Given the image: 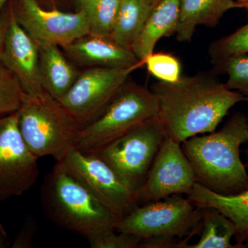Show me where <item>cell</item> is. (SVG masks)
<instances>
[{"mask_svg":"<svg viewBox=\"0 0 248 248\" xmlns=\"http://www.w3.org/2000/svg\"><path fill=\"white\" fill-rule=\"evenodd\" d=\"M151 91L157 102V118L166 135L179 143L215 131L232 108L248 102L210 73L182 76L172 83L159 81Z\"/></svg>","mask_w":248,"mask_h":248,"instance_id":"1","label":"cell"},{"mask_svg":"<svg viewBox=\"0 0 248 248\" xmlns=\"http://www.w3.org/2000/svg\"><path fill=\"white\" fill-rule=\"evenodd\" d=\"M248 141L247 117L236 112L223 128L181 143L197 183L221 195L240 193L248 188V174L240 158V146Z\"/></svg>","mask_w":248,"mask_h":248,"instance_id":"2","label":"cell"},{"mask_svg":"<svg viewBox=\"0 0 248 248\" xmlns=\"http://www.w3.org/2000/svg\"><path fill=\"white\" fill-rule=\"evenodd\" d=\"M41 199L50 221L87 239L116 230L122 218L94 196L62 161H57L46 177Z\"/></svg>","mask_w":248,"mask_h":248,"instance_id":"3","label":"cell"},{"mask_svg":"<svg viewBox=\"0 0 248 248\" xmlns=\"http://www.w3.org/2000/svg\"><path fill=\"white\" fill-rule=\"evenodd\" d=\"M157 102L146 86L128 79L102 110L78 132L75 148L96 153L140 124L157 117Z\"/></svg>","mask_w":248,"mask_h":248,"instance_id":"4","label":"cell"},{"mask_svg":"<svg viewBox=\"0 0 248 248\" xmlns=\"http://www.w3.org/2000/svg\"><path fill=\"white\" fill-rule=\"evenodd\" d=\"M18 125L26 144L37 158L51 156L61 161L75 148L80 125L48 93L24 94L17 111Z\"/></svg>","mask_w":248,"mask_h":248,"instance_id":"5","label":"cell"},{"mask_svg":"<svg viewBox=\"0 0 248 248\" xmlns=\"http://www.w3.org/2000/svg\"><path fill=\"white\" fill-rule=\"evenodd\" d=\"M202 209L177 195L137 206L124 216L116 231L142 239L168 238L187 241L202 229Z\"/></svg>","mask_w":248,"mask_h":248,"instance_id":"6","label":"cell"},{"mask_svg":"<svg viewBox=\"0 0 248 248\" xmlns=\"http://www.w3.org/2000/svg\"><path fill=\"white\" fill-rule=\"evenodd\" d=\"M166 136L164 126L155 117L129 130L95 154L138 190Z\"/></svg>","mask_w":248,"mask_h":248,"instance_id":"7","label":"cell"},{"mask_svg":"<svg viewBox=\"0 0 248 248\" xmlns=\"http://www.w3.org/2000/svg\"><path fill=\"white\" fill-rule=\"evenodd\" d=\"M61 161L94 196L122 218L138 206L137 190L95 153L74 148Z\"/></svg>","mask_w":248,"mask_h":248,"instance_id":"8","label":"cell"},{"mask_svg":"<svg viewBox=\"0 0 248 248\" xmlns=\"http://www.w3.org/2000/svg\"><path fill=\"white\" fill-rule=\"evenodd\" d=\"M140 67H89L79 72L71 89L58 101L81 128L102 110L130 75Z\"/></svg>","mask_w":248,"mask_h":248,"instance_id":"9","label":"cell"},{"mask_svg":"<svg viewBox=\"0 0 248 248\" xmlns=\"http://www.w3.org/2000/svg\"><path fill=\"white\" fill-rule=\"evenodd\" d=\"M40 176L38 158L23 139L17 112L0 117V202L18 197Z\"/></svg>","mask_w":248,"mask_h":248,"instance_id":"10","label":"cell"},{"mask_svg":"<svg viewBox=\"0 0 248 248\" xmlns=\"http://www.w3.org/2000/svg\"><path fill=\"white\" fill-rule=\"evenodd\" d=\"M16 22L37 44L62 47L89 34L83 11L65 13L42 9L37 0H14L9 6Z\"/></svg>","mask_w":248,"mask_h":248,"instance_id":"11","label":"cell"},{"mask_svg":"<svg viewBox=\"0 0 248 248\" xmlns=\"http://www.w3.org/2000/svg\"><path fill=\"white\" fill-rule=\"evenodd\" d=\"M197 182L190 161L181 143L166 136L137 190L139 203L156 202L174 195H188Z\"/></svg>","mask_w":248,"mask_h":248,"instance_id":"12","label":"cell"},{"mask_svg":"<svg viewBox=\"0 0 248 248\" xmlns=\"http://www.w3.org/2000/svg\"><path fill=\"white\" fill-rule=\"evenodd\" d=\"M9 11L0 62L16 77L26 94L41 95L46 92L40 81L38 45L16 22L9 9Z\"/></svg>","mask_w":248,"mask_h":248,"instance_id":"13","label":"cell"},{"mask_svg":"<svg viewBox=\"0 0 248 248\" xmlns=\"http://www.w3.org/2000/svg\"><path fill=\"white\" fill-rule=\"evenodd\" d=\"M62 48L71 62L81 66L111 68L144 66L133 50L122 46L109 37L89 33Z\"/></svg>","mask_w":248,"mask_h":248,"instance_id":"14","label":"cell"},{"mask_svg":"<svg viewBox=\"0 0 248 248\" xmlns=\"http://www.w3.org/2000/svg\"><path fill=\"white\" fill-rule=\"evenodd\" d=\"M187 198L200 208H216L230 218L236 228V245L244 248L248 239V188L235 195H225L196 183Z\"/></svg>","mask_w":248,"mask_h":248,"instance_id":"15","label":"cell"},{"mask_svg":"<svg viewBox=\"0 0 248 248\" xmlns=\"http://www.w3.org/2000/svg\"><path fill=\"white\" fill-rule=\"evenodd\" d=\"M37 45L42 88L49 95L59 100L71 89L79 72L58 46L50 44Z\"/></svg>","mask_w":248,"mask_h":248,"instance_id":"16","label":"cell"},{"mask_svg":"<svg viewBox=\"0 0 248 248\" xmlns=\"http://www.w3.org/2000/svg\"><path fill=\"white\" fill-rule=\"evenodd\" d=\"M180 13V0H161L152 9L132 50L143 62L154 52L163 37L175 34Z\"/></svg>","mask_w":248,"mask_h":248,"instance_id":"17","label":"cell"},{"mask_svg":"<svg viewBox=\"0 0 248 248\" xmlns=\"http://www.w3.org/2000/svg\"><path fill=\"white\" fill-rule=\"evenodd\" d=\"M236 8L237 0H180L176 38L191 42L198 26L215 27L227 11Z\"/></svg>","mask_w":248,"mask_h":248,"instance_id":"18","label":"cell"},{"mask_svg":"<svg viewBox=\"0 0 248 248\" xmlns=\"http://www.w3.org/2000/svg\"><path fill=\"white\" fill-rule=\"evenodd\" d=\"M153 9L144 0H121L115 25L109 37L132 50Z\"/></svg>","mask_w":248,"mask_h":248,"instance_id":"19","label":"cell"},{"mask_svg":"<svg viewBox=\"0 0 248 248\" xmlns=\"http://www.w3.org/2000/svg\"><path fill=\"white\" fill-rule=\"evenodd\" d=\"M202 233L200 241L186 248H239L231 240L236 234L233 222L214 208H202Z\"/></svg>","mask_w":248,"mask_h":248,"instance_id":"20","label":"cell"},{"mask_svg":"<svg viewBox=\"0 0 248 248\" xmlns=\"http://www.w3.org/2000/svg\"><path fill=\"white\" fill-rule=\"evenodd\" d=\"M92 35L109 37L115 25L121 0H78Z\"/></svg>","mask_w":248,"mask_h":248,"instance_id":"21","label":"cell"},{"mask_svg":"<svg viewBox=\"0 0 248 248\" xmlns=\"http://www.w3.org/2000/svg\"><path fill=\"white\" fill-rule=\"evenodd\" d=\"M212 63L217 73L228 76L227 87L241 93L248 102V54L213 60Z\"/></svg>","mask_w":248,"mask_h":248,"instance_id":"22","label":"cell"},{"mask_svg":"<svg viewBox=\"0 0 248 248\" xmlns=\"http://www.w3.org/2000/svg\"><path fill=\"white\" fill-rule=\"evenodd\" d=\"M24 94L16 77L0 62V117L17 112Z\"/></svg>","mask_w":248,"mask_h":248,"instance_id":"23","label":"cell"},{"mask_svg":"<svg viewBox=\"0 0 248 248\" xmlns=\"http://www.w3.org/2000/svg\"><path fill=\"white\" fill-rule=\"evenodd\" d=\"M208 53L212 61L248 54V23L231 35L212 42Z\"/></svg>","mask_w":248,"mask_h":248,"instance_id":"24","label":"cell"},{"mask_svg":"<svg viewBox=\"0 0 248 248\" xmlns=\"http://www.w3.org/2000/svg\"><path fill=\"white\" fill-rule=\"evenodd\" d=\"M147 71L159 81L175 82L182 77V64L177 58L167 53H151L144 61Z\"/></svg>","mask_w":248,"mask_h":248,"instance_id":"25","label":"cell"},{"mask_svg":"<svg viewBox=\"0 0 248 248\" xmlns=\"http://www.w3.org/2000/svg\"><path fill=\"white\" fill-rule=\"evenodd\" d=\"M92 248H137L141 239L136 235L111 230L88 239Z\"/></svg>","mask_w":248,"mask_h":248,"instance_id":"26","label":"cell"},{"mask_svg":"<svg viewBox=\"0 0 248 248\" xmlns=\"http://www.w3.org/2000/svg\"><path fill=\"white\" fill-rule=\"evenodd\" d=\"M9 22V11L5 17L0 15V52L4 45L5 35Z\"/></svg>","mask_w":248,"mask_h":248,"instance_id":"27","label":"cell"},{"mask_svg":"<svg viewBox=\"0 0 248 248\" xmlns=\"http://www.w3.org/2000/svg\"><path fill=\"white\" fill-rule=\"evenodd\" d=\"M9 246V238L4 228L0 224V248H4Z\"/></svg>","mask_w":248,"mask_h":248,"instance_id":"28","label":"cell"},{"mask_svg":"<svg viewBox=\"0 0 248 248\" xmlns=\"http://www.w3.org/2000/svg\"><path fill=\"white\" fill-rule=\"evenodd\" d=\"M239 8H244L248 10V0H237Z\"/></svg>","mask_w":248,"mask_h":248,"instance_id":"29","label":"cell"},{"mask_svg":"<svg viewBox=\"0 0 248 248\" xmlns=\"http://www.w3.org/2000/svg\"><path fill=\"white\" fill-rule=\"evenodd\" d=\"M148 4L151 5L153 7H155L156 4H159L161 0H144Z\"/></svg>","mask_w":248,"mask_h":248,"instance_id":"30","label":"cell"},{"mask_svg":"<svg viewBox=\"0 0 248 248\" xmlns=\"http://www.w3.org/2000/svg\"><path fill=\"white\" fill-rule=\"evenodd\" d=\"M6 1H7V0H0V11L2 10L5 4H6Z\"/></svg>","mask_w":248,"mask_h":248,"instance_id":"31","label":"cell"},{"mask_svg":"<svg viewBox=\"0 0 248 248\" xmlns=\"http://www.w3.org/2000/svg\"><path fill=\"white\" fill-rule=\"evenodd\" d=\"M244 246V248H248V239L245 241Z\"/></svg>","mask_w":248,"mask_h":248,"instance_id":"32","label":"cell"},{"mask_svg":"<svg viewBox=\"0 0 248 248\" xmlns=\"http://www.w3.org/2000/svg\"><path fill=\"white\" fill-rule=\"evenodd\" d=\"M247 119H248V116L247 117Z\"/></svg>","mask_w":248,"mask_h":248,"instance_id":"33","label":"cell"}]
</instances>
